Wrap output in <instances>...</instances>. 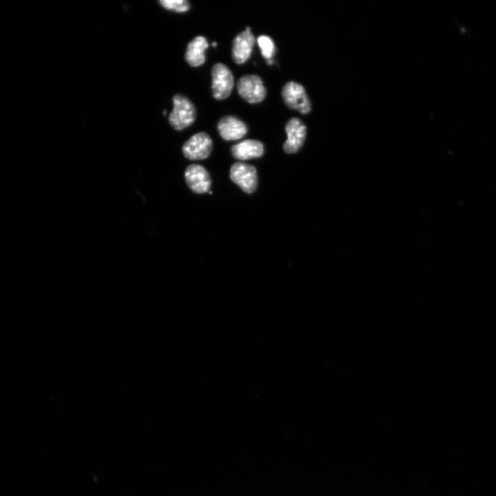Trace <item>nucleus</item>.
Returning <instances> with one entry per match:
<instances>
[{
	"label": "nucleus",
	"mask_w": 496,
	"mask_h": 496,
	"mask_svg": "<svg viewBox=\"0 0 496 496\" xmlns=\"http://www.w3.org/2000/svg\"><path fill=\"white\" fill-rule=\"evenodd\" d=\"M217 46H218V44L216 42H213V47H217Z\"/></svg>",
	"instance_id": "2eb2a0df"
},
{
	"label": "nucleus",
	"mask_w": 496,
	"mask_h": 496,
	"mask_svg": "<svg viewBox=\"0 0 496 496\" xmlns=\"http://www.w3.org/2000/svg\"><path fill=\"white\" fill-rule=\"evenodd\" d=\"M255 44V38L250 27L242 32L234 39L232 49V57L238 64L245 63L251 56Z\"/></svg>",
	"instance_id": "1a4fd4ad"
},
{
	"label": "nucleus",
	"mask_w": 496,
	"mask_h": 496,
	"mask_svg": "<svg viewBox=\"0 0 496 496\" xmlns=\"http://www.w3.org/2000/svg\"><path fill=\"white\" fill-rule=\"evenodd\" d=\"M231 179L246 193H253L257 188V172L251 165L235 163L231 169Z\"/></svg>",
	"instance_id": "0eeeda50"
},
{
	"label": "nucleus",
	"mask_w": 496,
	"mask_h": 496,
	"mask_svg": "<svg viewBox=\"0 0 496 496\" xmlns=\"http://www.w3.org/2000/svg\"><path fill=\"white\" fill-rule=\"evenodd\" d=\"M233 157L239 160H248L261 157L264 153V147L261 142L248 140L232 148Z\"/></svg>",
	"instance_id": "f8f14e48"
},
{
	"label": "nucleus",
	"mask_w": 496,
	"mask_h": 496,
	"mask_svg": "<svg viewBox=\"0 0 496 496\" xmlns=\"http://www.w3.org/2000/svg\"><path fill=\"white\" fill-rule=\"evenodd\" d=\"M185 179L191 190L197 194L209 192L211 186L209 172L200 165L189 166L185 171Z\"/></svg>",
	"instance_id": "6e6552de"
},
{
	"label": "nucleus",
	"mask_w": 496,
	"mask_h": 496,
	"mask_svg": "<svg viewBox=\"0 0 496 496\" xmlns=\"http://www.w3.org/2000/svg\"><path fill=\"white\" fill-rule=\"evenodd\" d=\"M237 88L240 96L250 104L262 102L267 94L261 79L255 75L242 77L238 81Z\"/></svg>",
	"instance_id": "39448f33"
},
{
	"label": "nucleus",
	"mask_w": 496,
	"mask_h": 496,
	"mask_svg": "<svg viewBox=\"0 0 496 496\" xmlns=\"http://www.w3.org/2000/svg\"><path fill=\"white\" fill-rule=\"evenodd\" d=\"M212 77L214 97L218 101L228 98L234 86V77L231 70L224 64L218 63L212 68Z\"/></svg>",
	"instance_id": "20e7f679"
},
{
	"label": "nucleus",
	"mask_w": 496,
	"mask_h": 496,
	"mask_svg": "<svg viewBox=\"0 0 496 496\" xmlns=\"http://www.w3.org/2000/svg\"><path fill=\"white\" fill-rule=\"evenodd\" d=\"M174 109L169 117L171 127L181 131L191 126L196 117L194 105L185 96L177 94L173 97Z\"/></svg>",
	"instance_id": "f257e3e1"
},
{
	"label": "nucleus",
	"mask_w": 496,
	"mask_h": 496,
	"mask_svg": "<svg viewBox=\"0 0 496 496\" xmlns=\"http://www.w3.org/2000/svg\"><path fill=\"white\" fill-rule=\"evenodd\" d=\"M209 44L203 36L194 38L187 45L185 55L186 62L192 67H198L206 62L205 51Z\"/></svg>",
	"instance_id": "9b49d317"
},
{
	"label": "nucleus",
	"mask_w": 496,
	"mask_h": 496,
	"mask_svg": "<svg viewBox=\"0 0 496 496\" xmlns=\"http://www.w3.org/2000/svg\"><path fill=\"white\" fill-rule=\"evenodd\" d=\"M285 131L287 140L283 145L284 151L288 154L297 153L303 147L306 139V125L299 118H291L286 124Z\"/></svg>",
	"instance_id": "423d86ee"
},
{
	"label": "nucleus",
	"mask_w": 496,
	"mask_h": 496,
	"mask_svg": "<svg viewBox=\"0 0 496 496\" xmlns=\"http://www.w3.org/2000/svg\"><path fill=\"white\" fill-rule=\"evenodd\" d=\"M257 42L261 50L263 57L267 61L271 60L276 52L273 40L267 36H261L258 38Z\"/></svg>",
	"instance_id": "ddd939ff"
},
{
	"label": "nucleus",
	"mask_w": 496,
	"mask_h": 496,
	"mask_svg": "<svg viewBox=\"0 0 496 496\" xmlns=\"http://www.w3.org/2000/svg\"><path fill=\"white\" fill-rule=\"evenodd\" d=\"M159 3L164 8L177 13L186 12L190 8L186 0H161Z\"/></svg>",
	"instance_id": "4468645a"
},
{
	"label": "nucleus",
	"mask_w": 496,
	"mask_h": 496,
	"mask_svg": "<svg viewBox=\"0 0 496 496\" xmlns=\"http://www.w3.org/2000/svg\"><path fill=\"white\" fill-rule=\"evenodd\" d=\"M218 131L224 140L231 141L244 138L248 133V128L244 122L237 118L226 116L219 122Z\"/></svg>",
	"instance_id": "9d476101"
},
{
	"label": "nucleus",
	"mask_w": 496,
	"mask_h": 496,
	"mask_svg": "<svg viewBox=\"0 0 496 496\" xmlns=\"http://www.w3.org/2000/svg\"><path fill=\"white\" fill-rule=\"evenodd\" d=\"M210 194H213V192H212V191H211V192H210Z\"/></svg>",
	"instance_id": "dca6fc26"
},
{
	"label": "nucleus",
	"mask_w": 496,
	"mask_h": 496,
	"mask_svg": "<svg viewBox=\"0 0 496 496\" xmlns=\"http://www.w3.org/2000/svg\"><path fill=\"white\" fill-rule=\"evenodd\" d=\"M285 104L290 109L306 115L312 111V105L305 88L299 83L289 81L282 90Z\"/></svg>",
	"instance_id": "f03ea898"
},
{
	"label": "nucleus",
	"mask_w": 496,
	"mask_h": 496,
	"mask_svg": "<svg viewBox=\"0 0 496 496\" xmlns=\"http://www.w3.org/2000/svg\"><path fill=\"white\" fill-rule=\"evenodd\" d=\"M213 148L211 137L206 133H198L184 144L182 151L187 159L202 160L210 156Z\"/></svg>",
	"instance_id": "7ed1b4c3"
}]
</instances>
